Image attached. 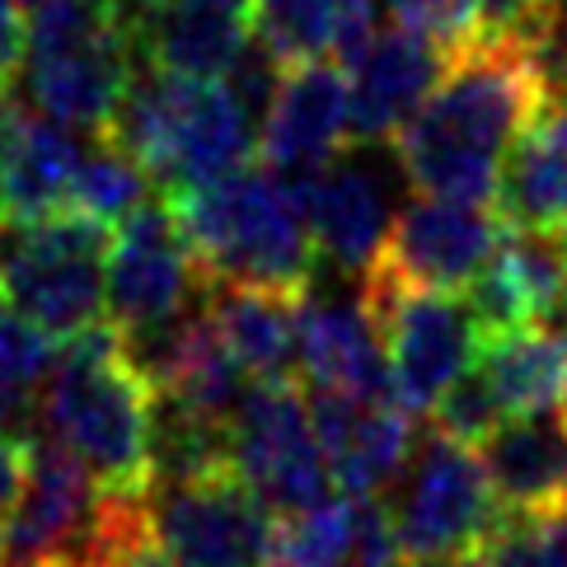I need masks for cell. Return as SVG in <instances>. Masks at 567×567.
I'll return each instance as SVG.
<instances>
[{
  "mask_svg": "<svg viewBox=\"0 0 567 567\" xmlns=\"http://www.w3.org/2000/svg\"><path fill=\"white\" fill-rule=\"evenodd\" d=\"M549 104L525 38L474 33L445 62L422 109L394 132V159L417 193L493 202L516 136Z\"/></svg>",
  "mask_w": 567,
  "mask_h": 567,
  "instance_id": "obj_1",
  "label": "cell"
},
{
  "mask_svg": "<svg viewBox=\"0 0 567 567\" xmlns=\"http://www.w3.org/2000/svg\"><path fill=\"white\" fill-rule=\"evenodd\" d=\"M165 193L197 188L245 169L258 151V109L235 80H193L141 66L109 132Z\"/></svg>",
  "mask_w": 567,
  "mask_h": 567,
  "instance_id": "obj_2",
  "label": "cell"
},
{
  "mask_svg": "<svg viewBox=\"0 0 567 567\" xmlns=\"http://www.w3.org/2000/svg\"><path fill=\"white\" fill-rule=\"evenodd\" d=\"M174 220L207 281H254V287L310 291L319 249L300 188L268 165H245L226 178L165 193Z\"/></svg>",
  "mask_w": 567,
  "mask_h": 567,
  "instance_id": "obj_3",
  "label": "cell"
},
{
  "mask_svg": "<svg viewBox=\"0 0 567 567\" xmlns=\"http://www.w3.org/2000/svg\"><path fill=\"white\" fill-rule=\"evenodd\" d=\"M151 403L155 390L136 375L123 338L104 319L62 342L43 380V422L109 493L151 488Z\"/></svg>",
  "mask_w": 567,
  "mask_h": 567,
  "instance_id": "obj_4",
  "label": "cell"
},
{
  "mask_svg": "<svg viewBox=\"0 0 567 567\" xmlns=\"http://www.w3.org/2000/svg\"><path fill=\"white\" fill-rule=\"evenodd\" d=\"M141 71L127 0H48L33 6L19 94L71 132L104 136Z\"/></svg>",
  "mask_w": 567,
  "mask_h": 567,
  "instance_id": "obj_5",
  "label": "cell"
},
{
  "mask_svg": "<svg viewBox=\"0 0 567 567\" xmlns=\"http://www.w3.org/2000/svg\"><path fill=\"white\" fill-rule=\"evenodd\" d=\"M113 226L85 212H56L10 226L0 220V291L66 342L109 319Z\"/></svg>",
  "mask_w": 567,
  "mask_h": 567,
  "instance_id": "obj_6",
  "label": "cell"
},
{
  "mask_svg": "<svg viewBox=\"0 0 567 567\" xmlns=\"http://www.w3.org/2000/svg\"><path fill=\"white\" fill-rule=\"evenodd\" d=\"M394 525L409 567H445L488 549V539L502 530L506 506L493 488L483 455L470 441L445 432L417 436L413 460L399 474Z\"/></svg>",
  "mask_w": 567,
  "mask_h": 567,
  "instance_id": "obj_7",
  "label": "cell"
},
{
  "mask_svg": "<svg viewBox=\"0 0 567 567\" xmlns=\"http://www.w3.org/2000/svg\"><path fill=\"white\" fill-rule=\"evenodd\" d=\"M361 296L384 333L390 352V394L409 413L427 417L436 399L478 361L483 329L470 300L432 287H399V281L367 272Z\"/></svg>",
  "mask_w": 567,
  "mask_h": 567,
  "instance_id": "obj_8",
  "label": "cell"
},
{
  "mask_svg": "<svg viewBox=\"0 0 567 567\" xmlns=\"http://www.w3.org/2000/svg\"><path fill=\"white\" fill-rule=\"evenodd\" d=\"M146 520L174 567H272L277 512L239 474H202L146 488Z\"/></svg>",
  "mask_w": 567,
  "mask_h": 567,
  "instance_id": "obj_9",
  "label": "cell"
},
{
  "mask_svg": "<svg viewBox=\"0 0 567 567\" xmlns=\"http://www.w3.org/2000/svg\"><path fill=\"white\" fill-rule=\"evenodd\" d=\"M230 474L245 478L277 516L306 512L329 497V455L319 445L310 403L291 380H254V390L235 409Z\"/></svg>",
  "mask_w": 567,
  "mask_h": 567,
  "instance_id": "obj_10",
  "label": "cell"
},
{
  "mask_svg": "<svg viewBox=\"0 0 567 567\" xmlns=\"http://www.w3.org/2000/svg\"><path fill=\"white\" fill-rule=\"evenodd\" d=\"M207 296V272L174 220L169 197H146L113 226L109 249V323L141 333L188 315Z\"/></svg>",
  "mask_w": 567,
  "mask_h": 567,
  "instance_id": "obj_11",
  "label": "cell"
},
{
  "mask_svg": "<svg viewBox=\"0 0 567 567\" xmlns=\"http://www.w3.org/2000/svg\"><path fill=\"white\" fill-rule=\"evenodd\" d=\"M506 235V216L488 202H460L417 193L409 207L394 212L390 239H384L371 272L399 281V287L464 291L483 272Z\"/></svg>",
  "mask_w": 567,
  "mask_h": 567,
  "instance_id": "obj_12",
  "label": "cell"
},
{
  "mask_svg": "<svg viewBox=\"0 0 567 567\" xmlns=\"http://www.w3.org/2000/svg\"><path fill=\"white\" fill-rule=\"evenodd\" d=\"M451 48L413 24H371L357 43L342 52V75H348L352 104V141H394V132L422 109L441 80Z\"/></svg>",
  "mask_w": 567,
  "mask_h": 567,
  "instance_id": "obj_13",
  "label": "cell"
},
{
  "mask_svg": "<svg viewBox=\"0 0 567 567\" xmlns=\"http://www.w3.org/2000/svg\"><path fill=\"white\" fill-rule=\"evenodd\" d=\"M348 141H352V104L342 66H333L329 56L281 66L268 94V109L258 117L262 165L300 184V178L319 174L323 165H333Z\"/></svg>",
  "mask_w": 567,
  "mask_h": 567,
  "instance_id": "obj_14",
  "label": "cell"
},
{
  "mask_svg": "<svg viewBox=\"0 0 567 567\" xmlns=\"http://www.w3.org/2000/svg\"><path fill=\"white\" fill-rule=\"evenodd\" d=\"M310 417L342 493H384L417 451V413L394 399L310 390Z\"/></svg>",
  "mask_w": 567,
  "mask_h": 567,
  "instance_id": "obj_15",
  "label": "cell"
},
{
  "mask_svg": "<svg viewBox=\"0 0 567 567\" xmlns=\"http://www.w3.org/2000/svg\"><path fill=\"white\" fill-rule=\"evenodd\" d=\"M300 380L310 390L357 394V399H394L390 394V352L384 333L361 296L306 291L300 296Z\"/></svg>",
  "mask_w": 567,
  "mask_h": 567,
  "instance_id": "obj_16",
  "label": "cell"
},
{
  "mask_svg": "<svg viewBox=\"0 0 567 567\" xmlns=\"http://www.w3.org/2000/svg\"><path fill=\"white\" fill-rule=\"evenodd\" d=\"M136 14V48L141 66L193 75V80H226L258 43L254 0H165Z\"/></svg>",
  "mask_w": 567,
  "mask_h": 567,
  "instance_id": "obj_17",
  "label": "cell"
},
{
  "mask_svg": "<svg viewBox=\"0 0 567 567\" xmlns=\"http://www.w3.org/2000/svg\"><path fill=\"white\" fill-rule=\"evenodd\" d=\"M563 296H567V235L520 230V226H506L497 254L464 287V300H470L483 338L520 329V323H549Z\"/></svg>",
  "mask_w": 567,
  "mask_h": 567,
  "instance_id": "obj_18",
  "label": "cell"
},
{
  "mask_svg": "<svg viewBox=\"0 0 567 567\" xmlns=\"http://www.w3.org/2000/svg\"><path fill=\"white\" fill-rule=\"evenodd\" d=\"M296 188H300V202H306L319 262L361 281L380 258L394 226L384 184L367 165H357V159H333L319 174L300 178Z\"/></svg>",
  "mask_w": 567,
  "mask_h": 567,
  "instance_id": "obj_19",
  "label": "cell"
},
{
  "mask_svg": "<svg viewBox=\"0 0 567 567\" xmlns=\"http://www.w3.org/2000/svg\"><path fill=\"white\" fill-rule=\"evenodd\" d=\"M502 506L512 516H549L567 506V417L554 413H516L478 441Z\"/></svg>",
  "mask_w": 567,
  "mask_h": 567,
  "instance_id": "obj_20",
  "label": "cell"
},
{
  "mask_svg": "<svg viewBox=\"0 0 567 567\" xmlns=\"http://www.w3.org/2000/svg\"><path fill=\"white\" fill-rule=\"evenodd\" d=\"M300 296L254 281H207V315L254 380L300 375Z\"/></svg>",
  "mask_w": 567,
  "mask_h": 567,
  "instance_id": "obj_21",
  "label": "cell"
},
{
  "mask_svg": "<svg viewBox=\"0 0 567 567\" xmlns=\"http://www.w3.org/2000/svg\"><path fill=\"white\" fill-rule=\"evenodd\" d=\"M493 207L506 226L567 235V99L544 104L502 165Z\"/></svg>",
  "mask_w": 567,
  "mask_h": 567,
  "instance_id": "obj_22",
  "label": "cell"
},
{
  "mask_svg": "<svg viewBox=\"0 0 567 567\" xmlns=\"http://www.w3.org/2000/svg\"><path fill=\"white\" fill-rule=\"evenodd\" d=\"M80 159H85V151H80L71 127L52 123L43 113L19 109L10 165H6V193H0V220L24 226V220L66 212Z\"/></svg>",
  "mask_w": 567,
  "mask_h": 567,
  "instance_id": "obj_23",
  "label": "cell"
},
{
  "mask_svg": "<svg viewBox=\"0 0 567 567\" xmlns=\"http://www.w3.org/2000/svg\"><path fill=\"white\" fill-rule=\"evenodd\" d=\"M478 367L497 390L506 417L516 413H554L567 399V342L549 323L488 333L478 348Z\"/></svg>",
  "mask_w": 567,
  "mask_h": 567,
  "instance_id": "obj_24",
  "label": "cell"
},
{
  "mask_svg": "<svg viewBox=\"0 0 567 567\" xmlns=\"http://www.w3.org/2000/svg\"><path fill=\"white\" fill-rule=\"evenodd\" d=\"M375 24V0H254V29L277 66L348 52Z\"/></svg>",
  "mask_w": 567,
  "mask_h": 567,
  "instance_id": "obj_25",
  "label": "cell"
},
{
  "mask_svg": "<svg viewBox=\"0 0 567 567\" xmlns=\"http://www.w3.org/2000/svg\"><path fill=\"white\" fill-rule=\"evenodd\" d=\"M230 470V422L202 413L197 403L155 390L151 403V483L202 478Z\"/></svg>",
  "mask_w": 567,
  "mask_h": 567,
  "instance_id": "obj_26",
  "label": "cell"
},
{
  "mask_svg": "<svg viewBox=\"0 0 567 567\" xmlns=\"http://www.w3.org/2000/svg\"><path fill=\"white\" fill-rule=\"evenodd\" d=\"M352 497H323L277 520L272 567H352Z\"/></svg>",
  "mask_w": 567,
  "mask_h": 567,
  "instance_id": "obj_27",
  "label": "cell"
},
{
  "mask_svg": "<svg viewBox=\"0 0 567 567\" xmlns=\"http://www.w3.org/2000/svg\"><path fill=\"white\" fill-rule=\"evenodd\" d=\"M151 184H155V178L141 169L132 155L109 146V141H99V146L80 159L66 207L104 220V226H117L127 212H136L141 202L151 197Z\"/></svg>",
  "mask_w": 567,
  "mask_h": 567,
  "instance_id": "obj_28",
  "label": "cell"
},
{
  "mask_svg": "<svg viewBox=\"0 0 567 567\" xmlns=\"http://www.w3.org/2000/svg\"><path fill=\"white\" fill-rule=\"evenodd\" d=\"M427 417H432V427H436V432L478 445L483 436L497 427V422H506V409H502L497 390L488 384V375H483V367L474 361V367L464 371V375L451 384V390L436 399V409H432Z\"/></svg>",
  "mask_w": 567,
  "mask_h": 567,
  "instance_id": "obj_29",
  "label": "cell"
},
{
  "mask_svg": "<svg viewBox=\"0 0 567 567\" xmlns=\"http://www.w3.org/2000/svg\"><path fill=\"white\" fill-rule=\"evenodd\" d=\"M56 352H62V342L0 291V375L24 380V384H43Z\"/></svg>",
  "mask_w": 567,
  "mask_h": 567,
  "instance_id": "obj_30",
  "label": "cell"
},
{
  "mask_svg": "<svg viewBox=\"0 0 567 567\" xmlns=\"http://www.w3.org/2000/svg\"><path fill=\"white\" fill-rule=\"evenodd\" d=\"M384 6H390V14L399 19V24H413L422 33H432L436 43H445L451 52L460 43H470L474 33H483L474 0H384Z\"/></svg>",
  "mask_w": 567,
  "mask_h": 567,
  "instance_id": "obj_31",
  "label": "cell"
},
{
  "mask_svg": "<svg viewBox=\"0 0 567 567\" xmlns=\"http://www.w3.org/2000/svg\"><path fill=\"white\" fill-rule=\"evenodd\" d=\"M0 436H10L19 445H33L38 436H48L43 394H38V384L0 375Z\"/></svg>",
  "mask_w": 567,
  "mask_h": 567,
  "instance_id": "obj_32",
  "label": "cell"
},
{
  "mask_svg": "<svg viewBox=\"0 0 567 567\" xmlns=\"http://www.w3.org/2000/svg\"><path fill=\"white\" fill-rule=\"evenodd\" d=\"M478 24L488 33H516L525 38L544 14L554 10V0H474Z\"/></svg>",
  "mask_w": 567,
  "mask_h": 567,
  "instance_id": "obj_33",
  "label": "cell"
},
{
  "mask_svg": "<svg viewBox=\"0 0 567 567\" xmlns=\"http://www.w3.org/2000/svg\"><path fill=\"white\" fill-rule=\"evenodd\" d=\"M24 0H0V94H10L19 66H24V48H29V24L19 14Z\"/></svg>",
  "mask_w": 567,
  "mask_h": 567,
  "instance_id": "obj_34",
  "label": "cell"
},
{
  "mask_svg": "<svg viewBox=\"0 0 567 567\" xmlns=\"http://www.w3.org/2000/svg\"><path fill=\"white\" fill-rule=\"evenodd\" d=\"M24 483H29V445L0 436V530L14 516L19 497H24Z\"/></svg>",
  "mask_w": 567,
  "mask_h": 567,
  "instance_id": "obj_35",
  "label": "cell"
},
{
  "mask_svg": "<svg viewBox=\"0 0 567 567\" xmlns=\"http://www.w3.org/2000/svg\"><path fill=\"white\" fill-rule=\"evenodd\" d=\"M104 567H174V558H169L165 549H159L155 535H151V525H146L141 535H132V539L117 544Z\"/></svg>",
  "mask_w": 567,
  "mask_h": 567,
  "instance_id": "obj_36",
  "label": "cell"
},
{
  "mask_svg": "<svg viewBox=\"0 0 567 567\" xmlns=\"http://www.w3.org/2000/svg\"><path fill=\"white\" fill-rule=\"evenodd\" d=\"M132 10H155V6H165V0H127Z\"/></svg>",
  "mask_w": 567,
  "mask_h": 567,
  "instance_id": "obj_37",
  "label": "cell"
},
{
  "mask_svg": "<svg viewBox=\"0 0 567 567\" xmlns=\"http://www.w3.org/2000/svg\"><path fill=\"white\" fill-rule=\"evenodd\" d=\"M24 6H48V0H24Z\"/></svg>",
  "mask_w": 567,
  "mask_h": 567,
  "instance_id": "obj_38",
  "label": "cell"
},
{
  "mask_svg": "<svg viewBox=\"0 0 567 567\" xmlns=\"http://www.w3.org/2000/svg\"><path fill=\"white\" fill-rule=\"evenodd\" d=\"M0 567H14V563H6V558H0Z\"/></svg>",
  "mask_w": 567,
  "mask_h": 567,
  "instance_id": "obj_39",
  "label": "cell"
},
{
  "mask_svg": "<svg viewBox=\"0 0 567 567\" xmlns=\"http://www.w3.org/2000/svg\"><path fill=\"white\" fill-rule=\"evenodd\" d=\"M563 417H567V399H563Z\"/></svg>",
  "mask_w": 567,
  "mask_h": 567,
  "instance_id": "obj_40",
  "label": "cell"
}]
</instances>
